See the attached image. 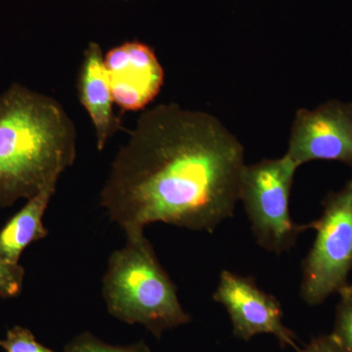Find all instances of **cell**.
Listing matches in <instances>:
<instances>
[{
  "instance_id": "cell-1",
  "label": "cell",
  "mask_w": 352,
  "mask_h": 352,
  "mask_svg": "<svg viewBox=\"0 0 352 352\" xmlns=\"http://www.w3.org/2000/svg\"><path fill=\"white\" fill-rule=\"evenodd\" d=\"M245 166L244 146L214 115L161 104L118 152L101 206L126 235L154 222L212 233L233 217Z\"/></svg>"
},
{
  "instance_id": "cell-2",
  "label": "cell",
  "mask_w": 352,
  "mask_h": 352,
  "mask_svg": "<svg viewBox=\"0 0 352 352\" xmlns=\"http://www.w3.org/2000/svg\"><path fill=\"white\" fill-rule=\"evenodd\" d=\"M76 157L75 124L59 102L18 83L0 95V207L56 186Z\"/></svg>"
},
{
  "instance_id": "cell-3",
  "label": "cell",
  "mask_w": 352,
  "mask_h": 352,
  "mask_svg": "<svg viewBox=\"0 0 352 352\" xmlns=\"http://www.w3.org/2000/svg\"><path fill=\"white\" fill-rule=\"evenodd\" d=\"M102 289L109 314L144 326L157 339L191 320L144 231L126 235L124 247L113 252Z\"/></svg>"
},
{
  "instance_id": "cell-4",
  "label": "cell",
  "mask_w": 352,
  "mask_h": 352,
  "mask_svg": "<svg viewBox=\"0 0 352 352\" xmlns=\"http://www.w3.org/2000/svg\"><path fill=\"white\" fill-rule=\"evenodd\" d=\"M298 166L286 155L247 164L240 186L242 201L259 247L282 254L295 247L309 224L292 219L289 198Z\"/></svg>"
},
{
  "instance_id": "cell-5",
  "label": "cell",
  "mask_w": 352,
  "mask_h": 352,
  "mask_svg": "<svg viewBox=\"0 0 352 352\" xmlns=\"http://www.w3.org/2000/svg\"><path fill=\"white\" fill-rule=\"evenodd\" d=\"M316 236L302 263L300 296L310 307L322 305L349 284L352 270V178L323 201V212L310 222Z\"/></svg>"
},
{
  "instance_id": "cell-6",
  "label": "cell",
  "mask_w": 352,
  "mask_h": 352,
  "mask_svg": "<svg viewBox=\"0 0 352 352\" xmlns=\"http://www.w3.org/2000/svg\"><path fill=\"white\" fill-rule=\"evenodd\" d=\"M285 155L298 168L312 161H335L352 170V103L329 100L296 110Z\"/></svg>"
},
{
  "instance_id": "cell-7",
  "label": "cell",
  "mask_w": 352,
  "mask_h": 352,
  "mask_svg": "<svg viewBox=\"0 0 352 352\" xmlns=\"http://www.w3.org/2000/svg\"><path fill=\"white\" fill-rule=\"evenodd\" d=\"M226 308L234 337L252 340L261 333L274 336L282 346H296V337L283 322V310L274 296L263 291L251 277L221 271L212 296Z\"/></svg>"
},
{
  "instance_id": "cell-8",
  "label": "cell",
  "mask_w": 352,
  "mask_h": 352,
  "mask_svg": "<svg viewBox=\"0 0 352 352\" xmlns=\"http://www.w3.org/2000/svg\"><path fill=\"white\" fill-rule=\"evenodd\" d=\"M113 101L122 111L147 107L159 95L164 71L156 53L141 41L116 46L104 56Z\"/></svg>"
},
{
  "instance_id": "cell-9",
  "label": "cell",
  "mask_w": 352,
  "mask_h": 352,
  "mask_svg": "<svg viewBox=\"0 0 352 352\" xmlns=\"http://www.w3.org/2000/svg\"><path fill=\"white\" fill-rule=\"evenodd\" d=\"M76 89L78 99L94 124L97 149L103 151L110 139L122 129V124L113 110L115 101L101 46L94 41L88 44L83 53Z\"/></svg>"
},
{
  "instance_id": "cell-10",
  "label": "cell",
  "mask_w": 352,
  "mask_h": 352,
  "mask_svg": "<svg viewBox=\"0 0 352 352\" xmlns=\"http://www.w3.org/2000/svg\"><path fill=\"white\" fill-rule=\"evenodd\" d=\"M55 190L56 186H50L32 197L0 229V258L19 264L27 247L47 236L43 219Z\"/></svg>"
},
{
  "instance_id": "cell-11",
  "label": "cell",
  "mask_w": 352,
  "mask_h": 352,
  "mask_svg": "<svg viewBox=\"0 0 352 352\" xmlns=\"http://www.w3.org/2000/svg\"><path fill=\"white\" fill-rule=\"evenodd\" d=\"M340 302L336 309L332 336L344 352H352V285L339 292Z\"/></svg>"
},
{
  "instance_id": "cell-12",
  "label": "cell",
  "mask_w": 352,
  "mask_h": 352,
  "mask_svg": "<svg viewBox=\"0 0 352 352\" xmlns=\"http://www.w3.org/2000/svg\"><path fill=\"white\" fill-rule=\"evenodd\" d=\"M65 352H151L143 342L131 346H120L106 344L91 333L85 332L71 340L65 347Z\"/></svg>"
},
{
  "instance_id": "cell-13",
  "label": "cell",
  "mask_w": 352,
  "mask_h": 352,
  "mask_svg": "<svg viewBox=\"0 0 352 352\" xmlns=\"http://www.w3.org/2000/svg\"><path fill=\"white\" fill-rule=\"evenodd\" d=\"M0 347L6 352H57L44 346L31 331L20 326L7 331L6 340H1Z\"/></svg>"
},
{
  "instance_id": "cell-14",
  "label": "cell",
  "mask_w": 352,
  "mask_h": 352,
  "mask_svg": "<svg viewBox=\"0 0 352 352\" xmlns=\"http://www.w3.org/2000/svg\"><path fill=\"white\" fill-rule=\"evenodd\" d=\"M25 270L0 258V298H15L22 291Z\"/></svg>"
},
{
  "instance_id": "cell-15",
  "label": "cell",
  "mask_w": 352,
  "mask_h": 352,
  "mask_svg": "<svg viewBox=\"0 0 352 352\" xmlns=\"http://www.w3.org/2000/svg\"><path fill=\"white\" fill-rule=\"evenodd\" d=\"M298 352H344V351L331 333V335L315 338L305 349H300Z\"/></svg>"
},
{
  "instance_id": "cell-16",
  "label": "cell",
  "mask_w": 352,
  "mask_h": 352,
  "mask_svg": "<svg viewBox=\"0 0 352 352\" xmlns=\"http://www.w3.org/2000/svg\"><path fill=\"white\" fill-rule=\"evenodd\" d=\"M122 1H129V0H122Z\"/></svg>"
},
{
  "instance_id": "cell-17",
  "label": "cell",
  "mask_w": 352,
  "mask_h": 352,
  "mask_svg": "<svg viewBox=\"0 0 352 352\" xmlns=\"http://www.w3.org/2000/svg\"><path fill=\"white\" fill-rule=\"evenodd\" d=\"M0 346H1V340H0Z\"/></svg>"
}]
</instances>
